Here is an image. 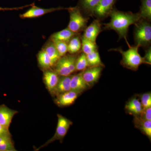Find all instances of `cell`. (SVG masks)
<instances>
[{
    "label": "cell",
    "mask_w": 151,
    "mask_h": 151,
    "mask_svg": "<svg viewBox=\"0 0 151 151\" xmlns=\"http://www.w3.org/2000/svg\"><path fill=\"white\" fill-rule=\"evenodd\" d=\"M42 49L46 52L54 65L61 57L57 50L54 43L51 40L48 42Z\"/></svg>",
    "instance_id": "ffe728a7"
},
{
    "label": "cell",
    "mask_w": 151,
    "mask_h": 151,
    "mask_svg": "<svg viewBox=\"0 0 151 151\" xmlns=\"http://www.w3.org/2000/svg\"><path fill=\"white\" fill-rule=\"evenodd\" d=\"M139 116L145 120H151V107L143 109Z\"/></svg>",
    "instance_id": "f546056e"
},
{
    "label": "cell",
    "mask_w": 151,
    "mask_h": 151,
    "mask_svg": "<svg viewBox=\"0 0 151 151\" xmlns=\"http://www.w3.org/2000/svg\"><path fill=\"white\" fill-rule=\"evenodd\" d=\"M109 16L111 20L108 23L103 24L104 29L115 31L119 35V39H124L128 47L129 46L127 40L128 31L130 26L135 24L142 19L139 13L122 12L113 8Z\"/></svg>",
    "instance_id": "6da1fadb"
},
{
    "label": "cell",
    "mask_w": 151,
    "mask_h": 151,
    "mask_svg": "<svg viewBox=\"0 0 151 151\" xmlns=\"http://www.w3.org/2000/svg\"><path fill=\"white\" fill-rule=\"evenodd\" d=\"M129 49L124 51L121 48L112 49L110 50L119 52L122 56L121 64L123 67L130 70L137 71L140 65L142 64H148L144 58L142 57L139 53L138 45L129 46Z\"/></svg>",
    "instance_id": "7a4b0ae2"
},
{
    "label": "cell",
    "mask_w": 151,
    "mask_h": 151,
    "mask_svg": "<svg viewBox=\"0 0 151 151\" xmlns=\"http://www.w3.org/2000/svg\"><path fill=\"white\" fill-rule=\"evenodd\" d=\"M0 136H11L8 129H6L1 124H0Z\"/></svg>",
    "instance_id": "d6a6232c"
},
{
    "label": "cell",
    "mask_w": 151,
    "mask_h": 151,
    "mask_svg": "<svg viewBox=\"0 0 151 151\" xmlns=\"http://www.w3.org/2000/svg\"><path fill=\"white\" fill-rule=\"evenodd\" d=\"M144 59L148 63L149 65L151 64V48L150 47H148L145 51Z\"/></svg>",
    "instance_id": "4dcf8cb0"
},
{
    "label": "cell",
    "mask_w": 151,
    "mask_h": 151,
    "mask_svg": "<svg viewBox=\"0 0 151 151\" xmlns=\"http://www.w3.org/2000/svg\"><path fill=\"white\" fill-rule=\"evenodd\" d=\"M89 67L86 55L82 52L76 58V70L82 71Z\"/></svg>",
    "instance_id": "484cf974"
},
{
    "label": "cell",
    "mask_w": 151,
    "mask_h": 151,
    "mask_svg": "<svg viewBox=\"0 0 151 151\" xmlns=\"http://www.w3.org/2000/svg\"><path fill=\"white\" fill-rule=\"evenodd\" d=\"M103 66L89 67L81 71V76L85 83L89 87L93 86L100 79L102 71Z\"/></svg>",
    "instance_id": "ba28073f"
},
{
    "label": "cell",
    "mask_w": 151,
    "mask_h": 151,
    "mask_svg": "<svg viewBox=\"0 0 151 151\" xmlns=\"http://www.w3.org/2000/svg\"><path fill=\"white\" fill-rule=\"evenodd\" d=\"M117 0H100L93 13V16L103 20L109 16Z\"/></svg>",
    "instance_id": "52a82bcc"
},
{
    "label": "cell",
    "mask_w": 151,
    "mask_h": 151,
    "mask_svg": "<svg viewBox=\"0 0 151 151\" xmlns=\"http://www.w3.org/2000/svg\"><path fill=\"white\" fill-rule=\"evenodd\" d=\"M72 124V122L69 119L62 115L58 114L57 126L55 134L51 139L42 146H46L50 143L56 140H59L62 142Z\"/></svg>",
    "instance_id": "8992f818"
},
{
    "label": "cell",
    "mask_w": 151,
    "mask_h": 151,
    "mask_svg": "<svg viewBox=\"0 0 151 151\" xmlns=\"http://www.w3.org/2000/svg\"><path fill=\"white\" fill-rule=\"evenodd\" d=\"M134 25V36L135 45L144 48L150 47L151 43V25L150 21L141 19Z\"/></svg>",
    "instance_id": "3957f363"
},
{
    "label": "cell",
    "mask_w": 151,
    "mask_h": 151,
    "mask_svg": "<svg viewBox=\"0 0 151 151\" xmlns=\"http://www.w3.org/2000/svg\"><path fill=\"white\" fill-rule=\"evenodd\" d=\"M72 75L60 76L53 94L57 96L70 90V79Z\"/></svg>",
    "instance_id": "ac0fdd59"
},
{
    "label": "cell",
    "mask_w": 151,
    "mask_h": 151,
    "mask_svg": "<svg viewBox=\"0 0 151 151\" xmlns=\"http://www.w3.org/2000/svg\"><path fill=\"white\" fill-rule=\"evenodd\" d=\"M68 52L70 54L78 53L81 50V36L79 33L73 37L68 44Z\"/></svg>",
    "instance_id": "44dd1931"
},
{
    "label": "cell",
    "mask_w": 151,
    "mask_h": 151,
    "mask_svg": "<svg viewBox=\"0 0 151 151\" xmlns=\"http://www.w3.org/2000/svg\"><path fill=\"white\" fill-rule=\"evenodd\" d=\"M37 60L39 65L45 70L50 69L54 66L51 60L42 49L38 54Z\"/></svg>",
    "instance_id": "603a6c76"
},
{
    "label": "cell",
    "mask_w": 151,
    "mask_h": 151,
    "mask_svg": "<svg viewBox=\"0 0 151 151\" xmlns=\"http://www.w3.org/2000/svg\"><path fill=\"white\" fill-rule=\"evenodd\" d=\"M17 113L5 105L0 106V124L9 129L13 118Z\"/></svg>",
    "instance_id": "4fadbf2b"
},
{
    "label": "cell",
    "mask_w": 151,
    "mask_h": 151,
    "mask_svg": "<svg viewBox=\"0 0 151 151\" xmlns=\"http://www.w3.org/2000/svg\"><path fill=\"white\" fill-rule=\"evenodd\" d=\"M81 50L84 54L87 55L94 50H98V47L96 42L88 40L83 36H81Z\"/></svg>",
    "instance_id": "d4e9b609"
},
{
    "label": "cell",
    "mask_w": 151,
    "mask_h": 151,
    "mask_svg": "<svg viewBox=\"0 0 151 151\" xmlns=\"http://www.w3.org/2000/svg\"><path fill=\"white\" fill-rule=\"evenodd\" d=\"M133 122L135 127L147 136L151 140V120H145L139 116H135Z\"/></svg>",
    "instance_id": "5bb4252c"
},
{
    "label": "cell",
    "mask_w": 151,
    "mask_h": 151,
    "mask_svg": "<svg viewBox=\"0 0 151 151\" xmlns=\"http://www.w3.org/2000/svg\"><path fill=\"white\" fill-rule=\"evenodd\" d=\"M125 110L130 115L139 116L142 111L143 108L139 99L137 97H133L126 104Z\"/></svg>",
    "instance_id": "e0dca14e"
},
{
    "label": "cell",
    "mask_w": 151,
    "mask_h": 151,
    "mask_svg": "<svg viewBox=\"0 0 151 151\" xmlns=\"http://www.w3.org/2000/svg\"><path fill=\"white\" fill-rule=\"evenodd\" d=\"M12 139L0 144V151H15Z\"/></svg>",
    "instance_id": "f1b7e54d"
},
{
    "label": "cell",
    "mask_w": 151,
    "mask_h": 151,
    "mask_svg": "<svg viewBox=\"0 0 151 151\" xmlns=\"http://www.w3.org/2000/svg\"><path fill=\"white\" fill-rule=\"evenodd\" d=\"M34 5V3H33V4H31L28 5L23 6L19 7L3 8L0 7V11L19 10L28 7L32 6Z\"/></svg>",
    "instance_id": "1f68e13d"
},
{
    "label": "cell",
    "mask_w": 151,
    "mask_h": 151,
    "mask_svg": "<svg viewBox=\"0 0 151 151\" xmlns=\"http://www.w3.org/2000/svg\"><path fill=\"white\" fill-rule=\"evenodd\" d=\"M139 14L141 18L150 22L151 20V0H141Z\"/></svg>",
    "instance_id": "7402d4cb"
},
{
    "label": "cell",
    "mask_w": 151,
    "mask_h": 151,
    "mask_svg": "<svg viewBox=\"0 0 151 151\" xmlns=\"http://www.w3.org/2000/svg\"><path fill=\"white\" fill-rule=\"evenodd\" d=\"M141 103L143 109L151 107V93L150 92L142 94L141 96Z\"/></svg>",
    "instance_id": "83f0119b"
},
{
    "label": "cell",
    "mask_w": 151,
    "mask_h": 151,
    "mask_svg": "<svg viewBox=\"0 0 151 151\" xmlns=\"http://www.w3.org/2000/svg\"><path fill=\"white\" fill-rule=\"evenodd\" d=\"M59 78V76L54 70L48 69L44 71V82L48 91L52 94H53Z\"/></svg>",
    "instance_id": "8fae6325"
},
{
    "label": "cell",
    "mask_w": 151,
    "mask_h": 151,
    "mask_svg": "<svg viewBox=\"0 0 151 151\" xmlns=\"http://www.w3.org/2000/svg\"><path fill=\"white\" fill-rule=\"evenodd\" d=\"M86 55L89 67L99 66L105 67V65L100 58L98 50H94Z\"/></svg>",
    "instance_id": "cb8c5ba5"
},
{
    "label": "cell",
    "mask_w": 151,
    "mask_h": 151,
    "mask_svg": "<svg viewBox=\"0 0 151 151\" xmlns=\"http://www.w3.org/2000/svg\"><path fill=\"white\" fill-rule=\"evenodd\" d=\"M100 0H79L78 6L85 16L93 17V13Z\"/></svg>",
    "instance_id": "2e32d148"
},
{
    "label": "cell",
    "mask_w": 151,
    "mask_h": 151,
    "mask_svg": "<svg viewBox=\"0 0 151 151\" xmlns=\"http://www.w3.org/2000/svg\"><path fill=\"white\" fill-rule=\"evenodd\" d=\"M77 34L70 30L68 28L58 32L54 33L50 37V40L52 41H59L65 42L68 43L69 41L74 36Z\"/></svg>",
    "instance_id": "d6986e66"
},
{
    "label": "cell",
    "mask_w": 151,
    "mask_h": 151,
    "mask_svg": "<svg viewBox=\"0 0 151 151\" xmlns=\"http://www.w3.org/2000/svg\"><path fill=\"white\" fill-rule=\"evenodd\" d=\"M70 20L68 28L76 33L83 31L87 27L89 18L82 14L78 6L68 8Z\"/></svg>",
    "instance_id": "277c9868"
},
{
    "label": "cell",
    "mask_w": 151,
    "mask_h": 151,
    "mask_svg": "<svg viewBox=\"0 0 151 151\" xmlns=\"http://www.w3.org/2000/svg\"><path fill=\"white\" fill-rule=\"evenodd\" d=\"M77 56L65 55L61 57L55 64L54 71L60 76H68L76 70V61Z\"/></svg>",
    "instance_id": "5b68a950"
},
{
    "label": "cell",
    "mask_w": 151,
    "mask_h": 151,
    "mask_svg": "<svg viewBox=\"0 0 151 151\" xmlns=\"http://www.w3.org/2000/svg\"><path fill=\"white\" fill-rule=\"evenodd\" d=\"M32 7L24 13L20 15L21 19L35 18L44 15L46 14L53 12L57 11L67 9L68 8L63 7L52 8L50 9H43L35 5L32 6Z\"/></svg>",
    "instance_id": "9c48e42d"
},
{
    "label": "cell",
    "mask_w": 151,
    "mask_h": 151,
    "mask_svg": "<svg viewBox=\"0 0 151 151\" xmlns=\"http://www.w3.org/2000/svg\"><path fill=\"white\" fill-rule=\"evenodd\" d=\"M80 93L70 90L68 92L59 94L57 96L55 103L60 107H65L72 105Z\"/></svg>",
    "instance_id": "7c38bea8"
},
{
    "label": "cell",
    "mask_w": 151,
    "mask_h": 151,
    "mask_svg": "<svg viewBox=\"0 0 151 151\" xmlns=\"http://www.w3.org/2000/svg\"><path fill=\"white\" fill-rule=\"evenodd\" d=\"M52 42L54 43L60 57L64 56L66 55L68 52V43L65 42L59 41Z\"/></svg>",
    "instance_id": "4316f807"
},
{
    "label": "cell",
    "mask_w": 151,
    "mask_h": 151,
    "mask_svg": "<svg viewBox=\"0 0 151 151\" xmlns=\"http://www.w3.org/2000/svg\"><path fill=\"white\" fill-rule=\"evenodd\" d=\"M70 86V90L75 91L80 94L89 88L82 78L81 72L72 75Z\"/></svg>",
    "instance_id": "9a60e30c"
},
{
    "label": "cell",
    "mask_w": 151,
    "mask_h": 151,
    "mask_svg": "<svg viewBox=\"0 0 151 151\" xmlns=\"http://www.w3.org/2000/svg\"><path fill=\"white\" fill-rule=\"evenodd\" d=\"M98 19L94 20L88 26L86 27L83 31L82 36L92 42H96L97 37L103 31V24Z\"/></svg>",
    "instance_id": "30bf717a"
}]
</instances>
